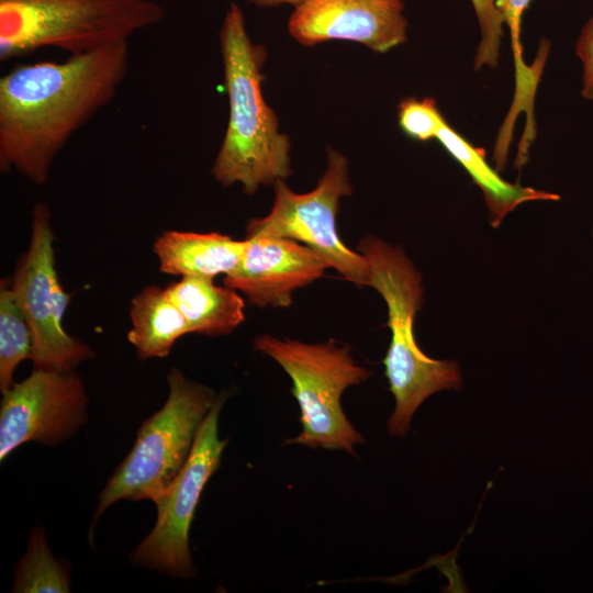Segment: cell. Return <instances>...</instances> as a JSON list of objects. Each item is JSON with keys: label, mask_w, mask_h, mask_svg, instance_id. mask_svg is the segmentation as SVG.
I'll list each match as a JSON object with an SVG mask.
<instances>
[{"label": "cell", "mask_w": 593, "mask_h": 593, "mask_svg": "<svg viewBox=\"0 0 593 593\" xmlns=\"http://www.w3.org/2000/svg\"><path fill=\"white\" fill-rule=\"evenodd\" d=\"M130 64L128 42L64 61L12 68L0 79V169L47 181L68 141L115 97Z\"/></svg>", "instance_id": "6da1fadb"}, {"label": "cell", "mask_w": 593, "mask_h": 593, "mask_svg": "<svg viewBox=\"0 0 593 593\" xmlns=\"http://www.w3.org/2000/svg\"><path fill=\"white\" fill-rule=\"evenodd\" d=\"M220 42L230 115L212 175L222 186L238 183L253 194L291 174L290 141L264 98L266 52L251 42L236 3L224 16Z\"/></svg>", "instance_id": "7a4b0ae2"}, {"label": "cell", "mask_w": 593, "mask_h": 593, "mask_svg": "<svg viewBox=\"0 0 593 593\" xmlns=\"http://www.w3.org/2000/svg\"><path fill=\"white\" fill-rule=\"evenodd\" d=\"M358 250L369 266L368 286L381 294L388 307L391 342L382 362L395 401L388 430L403 437L427 398L438 391L461 388V371L454 360L426 356L416 343L413 326L423 304L424 288L421 272L405 253L373 235L363 237Z\"/></svg>", "instance_id": "3957f363"}, {"label": "cell", "mask_w": 593, "mask_h": 593, "mask_svg": "<svg viewBox=\"0 0 593 593\" xmlns=\"http://www.w3.org/2000/svg\"><path fill=\"white\" fill-rule=\"evenodd\" d=\"M164 18L154 0H0V59L45 47L89 53L128 42Z\"/></svg>", "instance_id": "277c9868"}, {"label": "cell", "mask_w": 593, "mask_h": 593, "mask_svg": "<svg viewBox=\"0 0 593 593\" xmlns=\"http://www.w3.org/2000/svg\"><path fill=\"white\" fill-rule=\"evenodd\" d=\"M254 350L272 358L292 380L302 429L286 444L356 456L355 446L365 439L346 417L340 399L347 388L362 383L370 372L356 362L349 346L335 340L307 344L264 334L255 339Z\"/></svg>", "instance_id": "5b68a950"}, {"label": "cell", "mask_w": 593, "mask_h": 593, "mask_svg": "<svg viewBox=\"0 0 593 593\" xmlns=\"http://www.w3.org/2000/svg\"><path fill=\"white\" fill-rule=\"evenodd\" d=\"M169 394L164 406L139 427L135 443L99 496L93 517L120 500L154 501L186 463L205 417L217 395L177 368L167 377Z\"/></svg>", "instance_id": "8992f818"}, {"label": "cell", "mask_w": 593, "mask_h": 593, "mask_svg": "<svg viewBox=\"0 0 593 593\" xmlns=\"http://www.w3.org/2000/svg\"><path fill=\"white\" fill-rule=\"evenodd\" d=\"M273 187L271 211L264 217L249 220L246 238L273 236L300 242L316 251L346 280L368 286L366 258L348 248L336 228L339 201L353 191L346 157L328 148L326 170L310 192L295 193L283 179L276 181Z\"/></svg>", "instance_id": "52a82bcc"}, {"label": "cell", "mask_w": 593, "mask_h": 593, "mask_svg": "<svg viewBox=\"0 0 593 593\" xmlns=\"http://www.w3.org/2000/svg\"><path fill=\"white\" fill-rule=\"evenodd\" d=\"M51 209L37 203L32 211L30 244L16 265L11 287L32 328L34 368L69 372L90 359L93 351L63 327L70 295L58 279Z\"/></svg>", "instance_id": "ba28073f"}, {"label": "cell", "mask_w": 593, "mask_h": 593, "mask_svg": "<svg viewBox=\"0 0 593 593\" xmlns=\"http://www.w3.org/2000/svg\"><path fill=\"white\" fill-rule=\"evenodd\" d=\"M224 404L220 395L197 435L192 450L171 483L153 501L157 521L137 546L135 562L177 578L194 575L189 530L201 493L219 469L227 440L219 436V417Z\"/></svg>", "instance_id": "9c48e42d"}, {"label": "cell", "mask_w": 593, "mask_h": 593, "mask_svg": "<svg viewBox=\"0 0 593 593\" xmlns=\"http://www.w3.org/2000/svg\"><path fill=\"white\" fill-rule=\"evenodd\" d=\"M0 460L26 441L57 445L86 421L87 394L74 372L36 369L2 394Z\"/></svg>", "instance_id": "30bf717a"}, {"label": "cell", "mask_w": 593, "mask_h": 593, "mask_svg": "<svg viewBox=\"0 0 593 593\" xmlns=\"http://www.w3.org/2000/svg\"><path fill=\"white\" fill-rule=\"evenodd\" d=\"M402 0H307L288 22L290 35L303 45L342 40L385 53L406 40Z\"/></svg>", "instance_id": "8fae6325"}, {"label": "cell", "mask_w": 593, "mask_h": 593, "mask_svg": "<svg viewBox=\"0 0 593 593\" xmlns=\"http://www.w3.org/2000/svg\"><path fill=\"white\" fill-rule=\"evenodd\" d=\"M247 246L237 268L223 283L243 293L258 307H287L295 290L321 278L326 260L296 240L260 236L246 238Z\"/></svg>", "instance_id": "7c38bea8"}, {"label": "cell", "mask_w": 593, "mask_h": 593, "mask_svg": "<svg viewBox=\"0 0 593 593\" xmlns=\"http://www.w3.org/2000/svg\"><path fill=\"white\" fill-rule=\"evenodd\" d=\"M247 240L220 233L167 231L154 242V253L164 273L213 279L239 265Z\"/></svg>", "instance_id": "4fadbf2b"}, {"label": "cell", "mask_w": 593, "mask_h": 593, "mask_svg": "<svg viewBox=\"0 0 593 593\" xmlns=\"http://www.w3.org/2000/svg\"><path fill=\"white\" fill-rule=\"evenodd\" d=\"M436 139L482 191L493 227H499L511 212L525 202L560 199L556 193L504 180L486 161L484 150L474 147L448 122L440 128Z\"/></svg>", "instance_id": "5bb4252c"}, {"label": "cell", "mask_w": 593, "mask_h": 593, "mask_svg": "<svg viewBox=\"0 0 593 593\" xmlns=\"http://www.w3.org/2000/svg\"><path fill=\"white\" fill-rule=\"evenodd\" d=\"M166 291L186 320L189 332L208 336L232 333L245 320V302L239 292L213 279L182 277Z\"/></svg>", "instance_id": "9a60e30c"}, {"label": "cell", "mask_w": 593, "mask_h": 593, "mask_svg": "<svg viewBox=\"0 0 593 593\" xmlns=\"http://www.w3.org/2000/svg\"><path fill=\"white\" fill-rule=\"evenodd\" d=\"M127 339L139 359L166 357L178 338L190 334L166 288L147 286L131 301Z\"/></svg>", "instance_id": "2e32d148"}, {"label": "cell", "mask_w": 593, "mask_h": 593, "mask_svg": "<svg viewBox=\"0 0 593 593\" xmlns=\"http://www.w3.org/2000/svg\"><path fill=\"white\" fill-rule=\"evenodd\" d=\"M34 350L32 328L8 279L0 286V390L13 384L20 362L31 359Z\"/></svg>", "instance_id": "e0dca14e"}, {"label": "cell", "mask_w": 593, "mask_h": 593, "mask_svg": "<svg viewBox=\"0 0 593 593\" xmlns=\"http://www.w3.org/2000/svg\"><path fill=\"white\" fill-rule=\"evenodd\" d=\"M66 569L53 557L43 530L32 532L30 544L14 573L12 592H69Z\"/></svg>", "instance_id": "ac0fdd59"}, {"label": "cell", "mask_w": 593, "mask_h": 593, "mask_svg": "<svg viewBox=\"0 0 593 593\" xmlns=\"http://www.w3.org/2000/svg\"><path fill=\"white\" fill-rule=\"evenodd\" d=\"M532 0H497V7L504 18V24L510 29L511 43L515 66V96L505 119L507 125H513L515 116L521 111L528 114V126L535 124L533 120V100L541 74V67H530L524 63L521 43L522 16Z\"/></svg>", "instance_id": "d6986e66"}, {"label": "cell", "mask_w": 593, "mask_h": 593, "mask_svg": "<svg viewBox=\"0 0 593 593\" xmlns=\"http://www.w3.org/2000/svg\"><path fill=\"white\" fill-rule=\"evenodd\" d=\"M474 9L479 27L480 42L474 55V69L493 68L497 65L504 35V18L497 7V0H470Z\"/></svg>", "instance_id": "ffe728a7"}, {"label": "cell", "mask_w": 593, "mask_h": 593, "mask_svg": "<svg viewBox=\"0 0 593 593\" xmlns=\"http://www.w3.org/2000/svg\"><path fill=\"white\" fill-rule=\"evenodd\" d=\"M447 123L433 98L404 99L399 104V124L411 138L426 142L436 138Z\"/></svg>", "instance_id": "44dd1931"}, {"label": "cell", "mask_w": 593, "mask_h": 593, "mask_svg": "<svg viewBox=\"0 0 593 593\" xmlns=\"http://www.w3.org/2000/svg\"><path fill=\"white\" fill-rule=\"evenodd\" d=\"M575 54L582 64L581 96L593 101V15L581 30L575 44Z\"/></svg>", "instance_id": "7402d4cb"}, {"label": "cell", "mask_w": 593, "mask_h": 593, "mask_svg": "<svg viewBox=\"0 0 593 593\" xmlns=\"http://www.w3.org/2000/svg\"><path fill=\"white\" fill-rule=\"evenodd\" d=\"M307 0H249V2L258 5V7H275V5H281V4H291L295 8L300 4L304 3Z\"/></svg>", "instance_id": "603a6c76"}, {"label": "cell", "mask_w": 593, "mask_h": 593, "mask_svg": "<svg viewBox=\"0 0 593 593\" xmlns=\"http://www.w3.org/2000/svg\"><path fill=\"white\" fill-rule=\"evenodd\" d=\"M592 237H593V227H592Z\"/></svg>", "instance_id": "cb8c5ba5"}]
</instances>
